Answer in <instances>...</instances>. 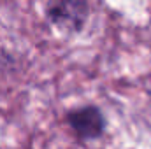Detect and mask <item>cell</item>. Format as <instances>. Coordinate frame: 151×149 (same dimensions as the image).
Segmentation results:
<instances>
[{"instance_id": "6da1fadb", "label": "cell", "mask_w": 151, "mask_h": 149, "mask_svg": "<svg viewBox=\"0 0 151 149\" xmlns=\"http://www.w3.org/2000/svg\"><path fill=\"white\" fill-rule=\"evenodd\" d=\"M69 125L79 139H97L104 132V117L97 107H81L69 114Z\"/></svg>"}, {"instance_id": "7a4b0ae2", "label": "cell", "mask_w": 151, "mask_h": 149, "mask_svg": "<svg viewBox=\"0 0 151 149\" xmlns=\"http://www.w3.org/2000/svg\"><path fill=\"white\" fill-rule=\"evenodd\" d=\"M86 4H74V2H63V4H53L47 9V16L53 23L62 27H70L72 30H79L83 21L86 19Z\"/></svg>"}]
</instances>
